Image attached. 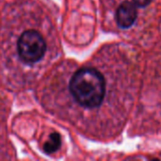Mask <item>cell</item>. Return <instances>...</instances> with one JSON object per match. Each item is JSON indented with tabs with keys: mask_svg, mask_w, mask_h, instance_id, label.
<instances>
[{
	"mask_svg": "<svg viewBox=\"0 0 161 161\" xmlns=\"http://www.w3.org/2000/svg\"><path fill=\"white\" fill-rule=\"evenodd\" d=\"M61 54L55 14L43 0H3L0 75L9 90L34 87Z\"/></svg>",
	"mask_w": 161,
	"mask_h": 161,
	"instance_id": "cell-1",
	"label": "cell"
},
{
	"mask_svg": "<svg viewBox=\"0 0 161 161\" xmlns=\"http://www.w3.org/2000/svg\"><path fill=\"white\" fill-rule=\"evenodd\" d=\"M106 60L101 51L83 64L67 60L55 65L38 83L42 107L85 135L104 137L115 95V79Z\"/></svg>",
	"mask_w": 161,
	"mask_h": 161,
	"instance_id": "cell-2",
	"label": "cell"
},
{
	"mask_svg": "<svg viewBox=\"0 0 161 161\" xmlns=\"http://www.w3.org/2000/svg\"><path fill=\"white\" fill-rule=\"evenodd\" d=\"M139 16V8L132 3L131 0H124L120 3L114 13L117 26L124 30L131 28L136 24Z\"/></svg>",
	"mask_w": 161,
	"mask_h": 161,
	"instance_id": "cell-3",
	"label": "cell"
},
{
	"mask_svg": "<svg viewBox=\"0 0 161 161\" xmlns=\"http://www.w3.org/2000/svg\"><path fill=\"white\" fill-rule=\"evenodd\" d=\"M64 145L62 135L55 129H51L42 134L40 139L39 148L46 156L54 157L59 155Z\"/></svg>",
	"mask_w": 161,
	"mask_h": 161,
	"instance_id": "cell-4",
	"label": "cell"
},
{
	"mask_svg": "<svg viewBox=\"0 0 161 161\" xmlns=\"http://www.w3.org/2000/svg\"><path fill=\"white\" fill-rule=\"evenodd\" d=\"M5 117L3 114L0 113V159H3L1 157L2 155H5L7 158H9V157L7 156V154L9 153V149L8 148V142L6 139V131H5Z\"/></svg>",
	"mask_w": 161,
	"mask_h": 161,
	"instance_id": "cell-5",
	"label": "cell"
},
{
	"mask_svg": "<svg viewBox=\"0 0 161 161\" xmlns=\"http://www.w3.org/2000/svg\"><path fill=\"white\" fill-rule=\"evenodd\" d=\"M131 1L138 8H145L148 6H150L153 2V0H131Z\"/></svg>",
	"mask_w": 161,
	"mask_h": 161,
	"instance_id": "cell-6",
	"label": "cell"
}]
</instances>
